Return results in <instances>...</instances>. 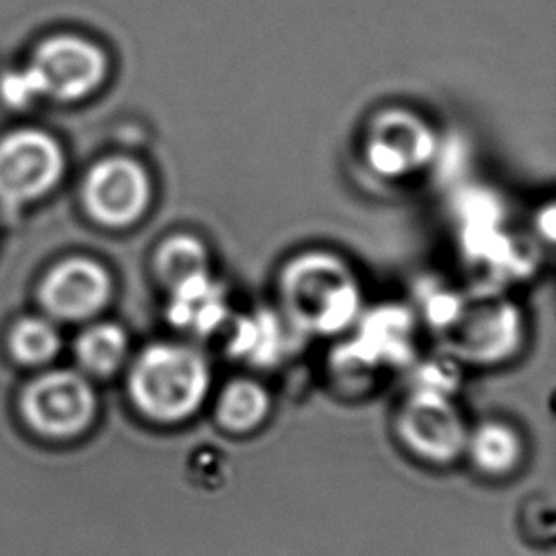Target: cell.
Instances as JSON below:
<instances>
[{"label":"cell","mask_w":556,"mask_h":556,"mask_svg":"<svg viewBox=\"0 0 556 556\" xmlns=\"http://www.w3.org/2000/svg\"><path fill=\"white\" fill-rule=\"evenodd\" d=\"M15 61L35 99L58 103L93 98L116 67L113 48L96 33L78 27L40 33Z\"/></svg>","instance_id":"obj_1"},{"label":"cell","mask_w":556,"mask_h":556,"mask_svg":"<svg viewBox=\"0 0 556 556\" xmlns=\"http://www.w3.org/2000/svg\"><path fill=\"white\" fill-rule=\"evenodd\" d=\"M211 370L198 350L160 342L143 350L129 370V395L139 413L159 424H179L202 408Z\"/></svg>","instance_id":"obj_2"},{"label":"cell","mask_w":556,"mask_h":556,"mask_svg":"<svg viewBox=\"0 0 556 556\" xmlns=\"http://www.w3.org/2000/svg\"><path fill=\"white\" fill-rule=\"evenodd\" d=\"M283 301L296 324L317 331H337L355 316L357 286L344 264L314 253L287 266L281 278Z\"/></svg>","instance_id":"obj_3"},{"label":"cell","mask_w":556,"mask_h":556,"mask_svg":"<svg viewBox=\"0 0 556 556\" xmlns=\"http://www.w3.org/2000/svg\"><path fill=\"white\" fill-rule=\"evenodd\" d=\"M397 433L414 456L428 464H452L466 451L467 429L451 399L439 390H420L397 414Z\"/></svg>","instance_id":"obj_4"},{"label":"cell","mask_w":556,"mask_h":556,"mask_svg":"<svg viewBox=\"0 0 556 556\" xmlns=\"http://www.w3.org/2000/svg\"><path fill=\"white\" fill-rule=\"evenodd\" d=\"M65 159L58 141L40 129H15L0 139V200H37L60 181Z\"/></svg>","instance_id":"obj_5"},{"label":"cell","mask_w":556,"mask_h":556,"mask_svg":"<svg viewBox=\"0 0 556 556\" xmlns=\"http://www.w3.org/2000/svg\"><path fill=\"white\" fill-rule=\"evenodd\" d=\"M23 413L42 435H78L96 416V393L84 376L71 370L46 372L23 393Z\"/></svg>","instance_id":"obj_6"},{"label":"cell","mask_w":556,"mask_h":556,"mask_svg":"<svg viewBox=\"0 0 556 556\" xmlns=\"http://www.w3.org/2000/svg\"><path fill=\"white\" fill-rule=\"evenodd\" d=\"M86 207L99 223L128 226L143 217L151 203V181L136 160L106 159L91 167L84 185Z\"/></svg>","instance_id":"obj_7"},{"label":"cell","mask_w":556,"mask_h":556,"mask_svg":"<svg viewBox=\"0 0 556 556\" xmlns=\"http://www.w3.org/2000/svg\"><path fill=\"white\" fill-rule=\"evenodd\" d=\"M435 134L418 114L391 109L378 114L367 137V159L380 175H406L428 164Z\"/></svg>","instance_id":"obj_8"},{"label":"cell","mask_w":556,"mask_h":556,"mask_svg":"<svg viewBox=\"0 0 556 556\" xmlns=\"http://www.w3.org/2000/svg\"><path fill=\"white\" fill-rule=\"evenodd\" d=\"M113 283L103 266L86 258H71L55 266L40 287V301L60 319L96 316L111 299Z\"/></svg>","instance_id":"obj_9"},{"label":"cell","mask_w":556,"mask_h":556,"mask_svg":"<svg viewBox=\"0 0 556 556\" xmlns=\"http://www.w3.org/2000/svg\"><path fill=\"white\" fill-rule=\"evenodd\" d=\"M215 421L226 433L245 435L261 428L270 414V395L263 383L251 378H233L215 401Z\"/></svg>","instance_id":"obj_10"},{"label":"cell","mask_w":556,"mask_h":556,"mask_svg":"<svg viewBox=\"0 0 556 556\" xmlns=\"http://www.w3.org/2000/svg\"><path fill=\"white\" fill-rule=\"evenodd\" d=\"M466 452L475 467L490 477H505L519 466L525 446L515 429L502 421H484L467 433Z\"/></svg>","instance_id":"obj_11"},{"label":"cell","mask_w":556,"mask_h":556,"mask_svg":"<svg viewBox=\"0 0 556 556\" xmlns=\"http://www.w3.org/2000/svg\"><path fill=\"white\" fill-rule=\"evenodd\" d=\"M154 268L160 281L172 293H177L195 281L210 278L207 249L194 236L175 233L156 251Z\"/></svg>","instance_id":"obj_12"},{"label":"cell","mask_w":556,"mask_h":556,"mask_svg":"<svg viewBox=\"0 0 556 556\" xmlns=\"http://www.w3.org/2000/svg\"><path fill=\"white\" fill-rule=\"evenodd\" d=\"M76 359L96 376H111L121 369L128 355V337L118 325L99 324L76 340Z\"/></svg>","instance_id":"obj_13"},{"label":"cell","mask_w":556,"mask_h":556,"mask_svg":"<svg viewBox=\"0 0 556 556\" xmlns=\"http://www.w3.org/2000/svg\"><path fill=\"white\" fill-rule=\"evenodd\" d=\"M60 332L50 321L40 317H27L15 325L10 334V350L27 365L52 362L60 352Z\"/></svg>","instance_id":"obj_14"}]
</instances>
